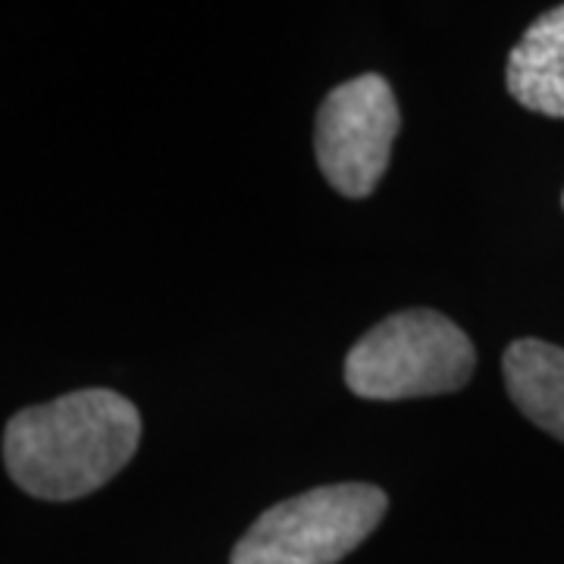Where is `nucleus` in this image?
<instances>
[{
    "label": "nucleus",
    "mask_w": 564,
    "mask_h": 564,
    "mask_svg": "<svg viewBox=\"0 0 564 564\" xmlns=\"http://www.w3.org/2000/svg\"><path fill=\"white\" fill-rule=\"evenodd\" d=\"M508 91L527 110L564 120V3L545 10L508 57Z\"/></svg>",
    "instance_id": "nucleus-5"
},
{
    "label": "nucleus",
    "mask_w": 564,
    "mask_h": 564,
    "mask_svg": "<svg viewBox=\"0 0 564 564\" xmlns=\"http://www.w3.org/2000/svg\"><path fill=\"white\" fill-rule=\"evenodd\" d=\"M141 440L139 408L110 389H79L13 414L3 464L35 499L69 502L110 484Z\"/></svg>",
    "instance_id": "nucleus-1"
},
{
    "label": "nucleus",
    "mask_w": 564,
    "mask_h": 564,
    "mask_svg": "<svg viewBox=\"0 0 564 564\" xmlns=\"http://www.w3.org/2000/svg\"><path fill=\"white\" fill-rule=\"evenodd\" d=\"M477 351L440 311H402L364 333L345 358V383L373 402L458 392L474 377Z\"/></svg>",
    "instance_id": "nucleus-2"
},
{
    "label": "nucleus",
    "mask_w": 564,
    "mask_h": 564,
    "mask_svg": "<svg viewBox=\"0 0 564 564\" xmlns=\"http://www.w3.org/2000/svg\"><path fill=\"white\" fill-rule=\"evenodd\" d=\"M505 386L527 421L564 443V348L518 339L505 348Z\"/></svg>",
    "instance_id": "nucleus-6"
},
{
    "label": "nucleus",
    "mask_w": 564,
    "mask_h": 564,
    "mask_svg": "<svg viewBox=\"0 0 564 564\" xmlns=\"http://www.w3.org/2000/svg\"><path fill=\"white\" fill-rule=\"evenodd\" d=\"M386 508L380 486H317L263 511L232 549V564L343 562L380 527Z\"/></svg>",
    "instance_id": "nucleus-3"
},
{
    "label": "nucleus",
    "mask_w": 564,
    "mask_h": 564,
    "mask_svg": "<svg viewBox=\"0 0 564 564\" xmlns=\"http://www.w3.org/2000/svg\"><path fill=\"white\" fill-rule=\"evenodd\" d=\"M402 113L389 82L377 73L343 82L317 110V163L345 198H367L383 180Z\"/></svg>",
    "instance_id": "nucleus-4"
},
{
    "label": "nucleus",
    "mask_w": 564,
    "mask_h": 564,
    "mask_svg": "<svg viewBox=\"0 0 564 564\" xmlns=\"http://www.w3.org/2000/svg\"><path fill=\"white\" fill-rule=\"evenodd\" d=\"M562 204H564V198H562Z\"/></svg>",
    "instance_id": "nucleus-7"
}]
</instances>
